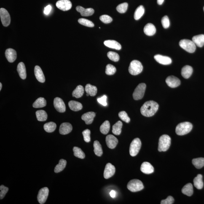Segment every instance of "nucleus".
<instances>
[{
    "label": "nucleus",
    "mask_w": 204,
    "mask_h": 204,
    "mask_svg": "<svg viewBox=\"0 0 204 204\" xmlns=\"http://www.w3.org/2000/svg\"><path fill=\"white\" fill-rule=\"evenodd\" d=\"M159 105L153 101H147L141 107L140 111L143 115L146 117H152L158 109Z\"/></svg>",
    "instance_id": "nucleus-1"
},
{
    "label": "nucleus",
    "mask_w": 204,
    "mask_h": 204,
    "mask_svg": "<svg viewBox=\"0 0 204 204\" xmlns=\"http://www.w3.org/2000/svg\"><path fill=\"white\" fill-rule=\"evenodd\" d=\"M192 124L188 122H181L178 124L176 127L175 132L178 135L187 134L191 131L192 129Z\"/></svg>",
    "instance_id": "nucleus-2"
},
{
    "label": "nucleus",
    "mask_w": 204,
    "mask_h": 204,
    "mask_svg": "<svg viewBox=\"0 0 204 204\" xmlns=\"http://www.w3.org/2000/svg\"><path fill=\"white\" fill-rule=\"evenodd\" d=\"M171 144V138L168 135H163L159 138L158 151L159 152H165L169 148Z\"/></svg>",
    "instance_id": "nucleus-3"
},
{
    "label": "nucleus",
    "mask_w": 204,
    "mask_h": 204,
    "mask_svg": "<svg viewBox=\"0 0 204 204\" xmlns=\"http://www.w3.org/2000/svg\"><path fill=\"white\" fill-rule=\"evenodd\" d=\"M143 70L141 63L137 60H133L130 63L129 67V72L133 75H137L140 74Z\"/></svg>",
    "instance_id": "nucleus-4"
},
{
    "label": "nucleus",
    "mask_w": 204,
    "mask_h": 204,
    "mask_svg": "<svg viewBox=\"0 0 204 204\" xmlns=\"http://www.w3.org/2000/svg\"><path fill=\"white\" fill-rule=\"evenodd\" d=\"M180 47L189 53H193L195 52L196 46L193 41L188 39H182L179 42Z\"/></svg>",
    "instance_id": "nucleus-5"
},
{
    "label": "nucleus",
    "mask_w": 204,
    "mask_h": 204,
    "mask_svg": "<svg viewBox=\"0 0 204 204\" xmlns=\"http://www.w3.org/2000/svg\"><path fill=\"white\" fill-rule=\"evenodd\" d=\"M127 188L132 192H137L143 190L144 187L141 181L138 179H133L129 181Z\"/></svg>",
    "instance_id": "nucleus-6"
},
{
    "label": "nucleus",
    "mask_w": 204,
    "mask_h": 204,
    "mask_svg": "<svg viewBox=\"0 0 204 204\" xmlns=\"http://www.w3.org/2000/svg\"><path fill=\"white\" fill-rule=\"evenodd\" d=\"M141 146V140L139 138H136L132 141L129 149L130 155L135 157L138 154Z\"/></svg>",
    "instance_id": "nucleus-7"
},
{
    "label": "nucleus",
    "mask_w": 204,
    "mask_h": 204,
    "mask_svg": "<svg viewBox=\"0 0 204 204\" xmlns=\"http://www.w3.org/2000/svg\"><path fill=\"white\" fill-rule=\"evenodd\" d=\"M146 89V85L144 83H141L135 89L133 94L134 99L138 100L141 99L144 97Z\"/></svg>",
    "instance_id": "nucleus-8"
},
{
    "label": "nucleus",
    "mask_w": 204,
    "mask_h": 204,
    "mask_svg": "<svg viewBox=\"0 0 204 204\" xmlns=\"http://www.w3.org/2000/svg\"><path fill=\"white\" fill-rule=\"evenodd\" d=\"M0 16L3 26L4 27L9 26L11 22L10 16L5 9L4 8H1L0 9Z\"/></svg>",
    "instance_id": "nucleus-9"
},
{
    "label": "nucleus",
    "mask_w": 204,
    "mask_h": 204,
    "mask_svg": "<svg viewBox=\"0 0 204 204\" xmlns=\"http://www.w3.org/2000/svg\"><path fill=\"white\" fill-rule=\"evenodd\" d=\"M49 194V189L47 187L42 188L40 190L37 197L38 201L40 204H43L45 203Z\"/></svg>",
    "instance_id": "nucleus-10"
},
{
    "label": "nucleus",
    "mask_w": 204,
    "mask_h": 204,
    "mask_svg": "<svg viewBox=\"0 0 204 204\" xmlns=\"http://www.w3.org/2000/svg\"><path fill=\"white\" fill-rule=\"evenodd\" d=\"M56 5L58 9L63 11L69 10L72 7V4L69 0H60L57 2Z\"/></svg>",
    "instance_id": "nucleus-11"
},
{
    "label": "nucleus",
    "mask_w": 204,
    "mask_h": 204,
    "mask_svg": "<svg viewBox=\"0 0 204 204\" xmlns=\"http://www.w3.org/2000/svg\"><path fill=\"white\" fill-rule=\"evenodd\" d=\"M54 106L55 109L59 112L63 113L66 111V105L64 102L59 97H56L54 99Z\"/></svg>",
    "instance_id": "nucleus-12"
},
{
    "label": "nucleus",
    "mask_w": 204,
    "mask_h": 204,
    "mask_svg": "<svg viewBox=\"0 0 204 204\" xmlns=\"http://www.w3.org/2000/svg\"><path fill=\"white\" fill-rule=\"evenodd\" d=\"M115 172V168L114 166L111 163H108L105 167L104 177L105 179H109L114 175Z\"/></svg>",
    "instance_id": "nucleus-13"
},
{
    "label": "nucleus",
    "mask_w": 204,
    "mask_h": 204,
    "mask_svg": "<svg viewBox=\"0 0 204 204\" xmlns=\"http://www.w3.org/2000/svg\"><path fill=\"white\" fill-rule=\"evenodd\" d=\"M166 82L169 87L173 88L179 86L181 84L180 79L173 76H169L167 77Z\"/></svg>",
    "instance_id": "nucleus-14"
},
{
    "label": "nucleus",
    "mask_w": 204,
    "mask_h": 204,
    "mask_svg": "<svg viewBox=\"0 0 204 204\" xmlns=\"http://www.w3.org/2000/svg\"><path fill=\"white\" fill-rule=\"evenodd\" d=\"M106 141L107 145L111 149H114L118 143L117 138L112 135H107L106 137Z\"/></svg>",
    "instance_id": "nucleus-15"
},
{
    "label": "nucleus",
    "mask_w": 204,
    "mask_h": 204,
    "mask_svg": "<svg viewBox=\"0 0 204 204\" xmlns=\"http://www.w3.org/2000/svg\"><path fill=\"white\" fill-rule=\"evenodd\" d=\"M154 58L158 63L161 64L168 65L171 64L172 63L171 59L168 56L157 55L155 56Z\"/></svg>",
    "instance_id": "nucleus-16"
},
{
    "label": "nucleus",
    "mask_w": 204,
    "mask_h": 204,
    "mask_svg": "<svg viewBox=\"0 0 204 204\" xmlns=\"http://www.w3.org/2000/svg\"><path fill=\"white\" fill-rule=\"evenodd\" d=\"M72 130V125L68 122H64L60 125L59 132L60 134L67 135Z\"/></svg>",
    "instance_id": "nucleus-17"
},
{
    "label": "nucleus",
    "mask_w": 204,
    "mask_h": 204,
    "mask_svg": "<svg viewBox=\"0 0 204 204\" xmlns=\"http://www.w3.org/2000/svg\"><path fill=\"white\" fill-rule=\"evenodd\" d=\"M6 58L9 63H13L17 58V53L16 51L12 49H8L5 53Z\"/></svg>",
    "instance_id": "nucleus-18"
},
{
    "label": "nucleus",
    "mask_w": 204,
    "mask_h": 204,
    "mask_svg": "<svg viewBox=\"0 0 204 204\" xmlns=\"http://www.w3.org/2000/svg\"><path fill=\"white\" fill-rule=\"evenodd\" d=\"M141 171L145 174H151L154 172V168L149 162H144L141 165Z\"/></svg>",
    "instance_id": "nucleus-19"
},
{
    "label": "nucleus",
    "mask_w": 204,
    "mask_h": 204,
    "mask_svg": "<svg viewBox=\"0 0 204 204\" xmlns=\"http://www.w3.org/2000/svg\"><path fill=\"white\" fill-rule=\"evenodd\" d=\"M76 10L80 13L81 16H89L93 15L94 13V10L92 8H88L85 9L81 6H77L76 7Z\"/></svg>",
    "instance_id": "nucleus-20"
},
{
    "label": "nucleus",
    "mask_w": 204,
    "mask_h": 204,
    "mask_svg": "<svg viewBox=\"0 0 204 204\" xmlns=\"http://www.w3.org/2000/svg\"><path fill=\"white\" fill-rule=\"evenodd\" d=\"M95 116L96 114L95 112L90 111L83 115L81 118L85 122L86 124H90L93 122Z\"/></svg>",
    "instance_id": "nucleus-21"
},
{
    "label": "nucleus",
    "mask_w": 204,
    "mask_h": 204,
    "mask_svg": "<svg viewBox=\"0 0 204 204\" xmlns=\"http://www.w3.org/2000/svg\"><path fill=\"white\" fill-rule=\"evenodd\" d=\"M35 74L36 78L39 82L43 83L45 81V78L40 67L36 66L35 67Z\"/></svg>",
    "instance_id": "nucleus-22"
},
{
    "label": "nucleus",
    "mask_w": 204,
    "mask_h": 204,
    "mask_svg": "<svg viewBox=\"0 0 204 204\" xmlns=\"http://www.w3.org/2000/svg\"><path fill=\"white\" fill-rule=\"evenodd\" d=\"M144 32L147 35L149 36L154 35L156 32L155 27L152 24H147L144 28Z\"/></svg>",
    "instance_id": "nucleus-23"
},
{
    "label": "nucleus",
    "mask_w": 204,
    "mask_h": 204,
    "mask_svg": "<svg viewBox=\"0 0 204 204\" xmlns=\"http://www.w3.org/2000/svg\"><path fill=\"white\" fill-rule=\"evenodd\" d=\"M104 44L105 46L110 48L117 50H120L122 49V46L121 44L115 41L111 40L105 41Z\"/></svg>",
    "instance_id": "nucleus-24"
},
{
    "label": "nucleus",
    "mask_w": 204,
    "mask_h": 204,
    "mask_svg": "<svg viewBox=\"0 0 204 204\" xmlns=\"http://www.w3.org/2000/svg\"><path fill=\"white\" fill-rule=\"evenodd\" d=\"M17 71L21 79H25L27 77L26 68L23 62L19 63L17 67Z\"/></svg>",
    "instance_id": "nucleus-25"
},
{
    "label": "nucleus",
    "mask_w": 204,
    "mask_h": 204,
    "mask_svg": "<svg viewBox=\"0 0 204 204\" xmlns=\"http://www.w3.org/2000/svg\"><path fill=\"white\" fill-rule=\"evenodd\" d=\"M192 41L198 47H203L204 45V35H199L194 36L192 38Z\"/></svg>",
    "instance_id": "nucleus-26"
},
{
    "label": "nucleus",
    "mask_w": 204,
    "mask_h": 204,
    "mask_svg": "<svg viewBox=\"0 0 204 204\" xmlns=\"http://www.w3.org/2000/svg\"><path fill=\"white\" fill-rule=\"evenodd\" d=\"M193 73L192 67L189 66H185L183 67L181 69V74L184 78L188 79L192 75Z\"/></svg>",
    "instance_id": "nucleus-27"
},
{
    "label": "nucleus",
    "mask_w": 204,
    "mask_h": 204,
    "mask_svg": "<svg viewBox=\"0 0 204 204\" xmlns=\"http://www.w3.org/2000/svg\"><path fill=\"white\" fill-rule=\"evenodd\" d=\"M182 193L190 197L193 194V188L192 184L191 183H188L183 187L181 190Z\"/></svg>",
    "instance_id": "nucleus-28"
},
{
    "label": "nucleus",
    "mask_w": 204,
    "mask_h": 204,
    "mask_svg": "<svg viewBox=\"0 0 204 204\" xmlns=\"http://www.w3.org/2000/svg\"><path fill=\"white\" fill-rule=\"evenodd\" d=\"M68 106L70 109L74 111H78L82 109V104L78 102L71 101L68 103Z\"/></svg>",
    "instance_id": "nucleus-29"
},
{
    "label": "nucleus",
    "mask_w": 204,
    "mask_h": 204,
    "mask_svg": "<svg viewBox=\"0 0 204 204\" xmlns=\"http://www.w3.org/2000/svg\"><path fill=\"white\" fill-rule=\"evenodd\" d=\"M203 176L201 174H198L194 180V186L197 189H201L203 188V183L202 180Z\"/></svg>",
    "instance_id": "nucleus-30"
},
{
    "label": "nucleus",
    "mask_w": 204,
    "mask_h": 204,
    "mask_svg": "<svg viewBox=\"0 0 204 204\" xmlns=\"http://www.w3.org/2000/svg\"><path fill=\"white\" fill-rule=\"evenodd\" d=\"M47 104L46 100L42 97H40L37 99L33 103V106L35 108H39L44 107Z\"/></svg>",
    "instance_id": "nucleus-31"
},
{
    "label": "nucleus",
    "mask_w": 204,
    "mask_h": 204,
    "mask_svg": "<svg viewBox=\"0 0 204 204\" xmlns=\"http://www.w3.org/2000/svg\"><path fill=\"white\" fill-rule=\"evenodd\" d=\"M86 92L90 96L94 97L96 95L97 89L95 86H92L90 84H87L85 87Z\"/></svg>",
    "instance_id": "nucleus-32"
},
{
    "label": "nucleus",
    "mask_w": 204,
    "mask_h": 204,
    "mask_svg": "<svg viewBox=\"0 0 204 204\" xmlns=\"http://www.w3.org/2000/svg\"><path fill=\"white\" fill-rule=\"evenodd\" d=\"M84 93V88L82 86H78L73 91L72 93L73 97L78 98L82 96Z\"/></svg>",
    "instance_id": "nucleus-33"
},
{
    "label": "nucleus",
    "mask_w": 204,
    "mask_h": 204,
    "mask_svg": "<svg viewBox=\"0 0 204 204\" xmlns=\"http://www.w3.org/2000/svg\"><path fill=\"white\" fill-rule=\"evenodd\" d=\"M122 122L119 121L114 124L112 127V133L114 134L119 135L122 132Z\"/></svg>",
    "instance_id": "nucleus-34"
},
{
    "label": "nucleus",
    "mask_w": 204,
    "mask_h": 204,
    "mask_svg": "<svg viewBox=\"0 0 204 204\" xmlns=\"http://www.w3.org/2000/svg\"><path fill=\"white\" fill-rule=\"evenodd\" d=\"M145 12L144 8L143 5L139 6L135 10L134 18L136 20H138L144 15Z\"/></svg>",
    "instance_id": "nucleus-35"
},
{
    "label": "nucleus",
    "mask_w": 204,
    "mask_h": 204,
    "mask_svg": "<svg viewBox=\"0 0 204 204\" xmlns=\"http://www.w3.org/2000/svg\"><path fill=\"white\" fill-rule=\"evenodd\" d=\"M93 147L94 148V152L96 155L98 157H101L103 154L102 147L99 142L95 141L93 143Z\"/></svg>",
    "instance_id": "nucleus-36"
},
{
    "label": "nucleus",
    "mask_w": 204,
    "mask_h": 204,
    "mask_svg": "<svg viewBox=\"0 0 204 204\" xmlns=\"http://www.w3.org/2000/svg\"><path fill=\"white\" fill-rule=\"evenodd\" d=\"M37 119L40 122H44L47 119V114L43 110H39L36 112Z\"/></svg>",
    "instance_id": "nucleus-37"
},
{
    "label": "nucleus",
    "mask_w": 204,
    "mask_h": 204,
    "mask_svg": "<svg viewBox=\"0 0 204 204\" xmlns=\"http://www.w3.org/2000/svg\"><path fill=\"white\" fill-rule=\"evenodd\" d=\"M67 162L66 160L61 159L59 161V164L55 166L54 171L55 173H58L63 171L66 168Z\"/></svg>",
    "instance_id": "nucleus-38"
},
{
    "label": "nucleus",
    "mask_w": 204,
    "mask_h": 204,
    "mask_svg": "<svg viewBox=\"0 0 204 204\" xmlns=\"http://www.w3.org/2000/svg\"><path fill=\"white\" fill-rule=\"evenodd\" d=\"M56 128V125L55 122H50L44 124V129L48 133H51L55 131Z\"/></svg>",
    "instance_id": "nucleus-39"
},
{
    "label": "nucleus",
    "mask_w": 204,
    "mask_h": 204,
    "mask_svg": "<svg viewBox=\"0 0 204 204\" xmlns=\"http://www.w3.org/2000/svg\"><path fill=\"white\" fill-rule=\"evenodd\" d=\"M192 163L197 169L202 168L204 166V158H199L193 159Z\"/></svg>",
    "instance_id": "nucleus-40"
},
{
    "label": "nucleus",
    "mask_w": 204,
    "mask_h": 204,
    "mask_svg": "<svg viewBox=\"0 0 204 204\" xmlns=\"http://www.w3.org/2000/svg\"><path fill=\"white\" fill-rule=\"evenodd\" d=\"M110 128V122L108 121H106L102 124L100 127V132L103 134L106 135L109 132Z\"/></svg>",
    "instance_id": "nucleus-41"
},
{
    "label": "nucleus",
    "mask_w": 204,
    "mask_h": 204,
    "mask_svg": "<svg viewBox=\"0 0 204 204\" xmlns=\"http://www.w3.org/2000/svg\"><path fill=\"white\" fill-rule=\"evenodd\" d=\"M74 155L76 157L81 159H84L85 157V154L80 148L74 147L73 148Z\"/></svg>",
    "instance_id": "nucleus-42"
},
{
    "label": "nucleus",
    "mask_w": 204,
    "mask_h": 204,
    "mask_svg": "<svg viewBox=\"0 0 204 204\" xmlns=\"http://www.w3.org/2000/svg\"><path fill=\"white\" fill-rule=\"evenodd\" d=\"M78 22L81 24L83 25L84 26L89 27H93L94 26V24L92 21H90L87 19L81 18L79 19Z\"/></svg>",
    "instance_id": "nucleus-43"
},
{
    "label": "nucleus",
    "mask_w": 204,
    "mask_h": 204,
    "mask_svg": "<svg viewBox=\"0 0 204 204\" xmlns=\"http://www.w3.org/2000/svg\"><path fill=\"white\" fill-rule=\"evenodd\" d=\"M128 4L126 2H124L119 4L116 8L117 11L120 13H124L126 12L128 8Z\"/></svg>",
    "instance_id": "nucleus-44"
},
{
    "label": "nucleus",
    "mask_w": 204,
    "mask_h": 204,
    "mask_svg": "<svg viewBox=\"0 0 204 204\" xmlns=\"http://www.w3.org/2000/svg\"><path fill=\"white\" fill-rule=\"evenodd\" d=\"M107 56L110 60L114 62H118L119 60L118 54L115 52H109L107 54Z\"/></svg>",
    "instance_id": "nucleus-45"
},
{
    "label": "nucleus",
    "mask_w": 204,
    "mask_h": 204,
    "mask_svg": "<svg viewBox=\"0 0 204 204\" xmlns=\"http://www.w3.org/2000/svg\"><path fill=\"white\" fill-rule=\"evenodd\" d=\"M116 68L115 67L111 64H108L107 65L106 69V73L109 75H111L115 73Z\"/></svg>",
    "instance_id": "nucleus-46"
},
{
    "label": "nucleus",
    "mask_w": 204,
    "mask_h": 204,
    "mask_svg": "<svg viewBox=\"0 0 204 204\" xmlns=\"http://www.w3.org/2000/svg\"><path fill=\"white\" fill-rule=\"evenodd\" d=\"M119 117L124 122L128 123L130 122V118L128 117V115L125 111H122L119 113Z\"/></svg>",
    "instance_id": "nucleus-47"
},
{
    "label": "nucleus",
    "mask_w": 204,
    "mask_h": 204,
    "mask_svg": "<svg viewBox=\"0 0 204 204\" xmlns=\"http://www.w3.org/2000/svg\"><path fill=\"white\" fill-rule=\"evenodd\" d=\"M161 22H162V27L165 29L168 28L170 26L169 20L168 16H165L162 17Z\"/></svg>",
    "instance_id": "nucleus-48"
},
{
    "label": "nucleus",
    "mask_w": 204,
    "mask_h": 204,
    "mask_svg": "<svg viewBox=\"0 0 204 204\" xmlns=\"http://www.w3.org/2000/svg\"><path fill=\"white\" fill-rule=\"evenodd\" d=\"M83 136L84 137V139L86 142L89 143L90 141V131L89 129H86L82 132Z\"/></svg>",
    "instance_id": "nucleus-49"
},
{
    "label": "nucleus",
    "mask_w": 204,
    "mask_h": 204,
    "mask_svg": "<svg viewBox=\"0 0 204 204\" xmlns=\"http://www.w3.org/2000/svg\"><path fill=\"white\" fill-rule=\"evenodd\" d=\"M100 20L105 24H109L112 21V19L110 16L107 15H103L100 17Z\"/></svg>",
    "instance_id": "nucleus-50"
},
{
    "label": "nucleus",
    "mask_w": 204,
    "mask_h": 204,
    "mask_svg": "<svg viewBox=\"0 0 204 204\" xmlns=\"http://www.w3.org/2000/svg\"><path fill=\"white\" fill-rule=\"evenodd\" d=\"M0 190H1V192H0V199H2L5 196L6 194L9 191V188L7 187H5L3 185L0 186Z\"/></svg>",
    "instance_id": "nucleus-51"
},
{
    "label": "nucleus",
    "mask_w": 204,
    "mask_h": 204,
    "mask_svg": "<svg viewBox=\"0 0 204 204\" xmlns=\"http://www.w3.org/2000/svg\"><path fill=\"white\" fill-rule=\"evenodd\" d=\"M174 199L173 197L169 196L165 200H163L161 202V204H172L173 203Z\"/></svg>",
    "instance_id": "nucleus-52"
},
{
    "label": "nucleus",
    "mask_w": 204,
    "mask_h": 204,
    "mask_svg": "<svg viewBox=\"0 0 204 204\" xmlns=\"http://www.w3.org/2000/svg\"><path fill=\"white\" fill-rule=\"evenodd\" d=\"M107 97L106 96L104 95L103 96L101 97V98H98L97 99L99 103H100L103 106H106L107 105Z\"/></svg>",
    "instance_id": "nucleus-53"
},
{
    "label": "nucleus",
    "mask_w": 204,
    "mask_h": 204,
    "mask_svg": "<svg viewBox=\"0 0 204 204\" xmlns=\"http://www.w3.org/2000/svg\"><path fill=\"white\" fill-rule=\"evenodd\" d=\"M51 10H52V6L49 5L45 8L44 11V13L46 15H48L50 13Z\"/></svg>",
    "instance_id": "nucleus-54"
},
{
    "label": "nucleus",
    "mask_w": 204,
    "mask_h": 204,
    "mask_svg": "<svg viewBox=\"0 0 204 204\" xmlns=\"http://www.w3.org/2000/svg\"><path fill=\"white\" fill-rule=\"evenodd\" d=\"M110 194L111 197L113 198H114L116 197V192L115 191L112 190L111 191V192H110Z\"/></svg>",
    "instance_id": "nucleus-55"
},
{
    "label": "nucleus",
    "mask_w": 204,
    "mask_h": 204,
    "mask_svg": "<svg viewBox=\"0 0 204 204\" xmlns=\"http://www.w3.org/2000/svg\"><path fill=\"white\" fill-rule=\"evenodd\" d=\"M164 0H157V3L159 5H161L164 2Z\"/></svg>",
    "instance_id": "nucleus-56"
},
{
    "label": "nucleus",
    "mask_w": 204,
    "mask_h": 204,
    "mask_svg": "<svg viewBox=\"0 0 204 204\" xmlns=\"http://www.w3.org/2000/svg\"><path fill=\"white\" fill-rule=\"evenodd\" d=\"M2 88V84L1 83H0V90H1Z\"/></svg>",
    "instance_id": "nucleus-57"
},
{
    "label": "nucleus",
    "mask_w": 204,
    "mask_h": 204,
    "mask_svg": "<svg viewBox=\"0 0 204 204\" xmlns=\"http://www.w3.org/2000/svg\"><path fill=\"white\" fill-rule=\"evenodd\" d=\"M86 95L87 96H89V94H88L87 93Z\"/></svg>",
    "instance_id": "nucleus-58"
},
{
    "label": "nucleus",
    "mask_w": 204,
    "mask_h": 204,
    "mask_svg": "<svg viewBox=\"0 0 204 204\" xmlns=\"http://www.w3.org/2000/svg\"><path fill=\"white\" fill-rule=\"evenodd\" d=\"M203 9H204V8H203Z\"/></svg>",
    "instance_id": "nucleus-59"
}]
</instances>
